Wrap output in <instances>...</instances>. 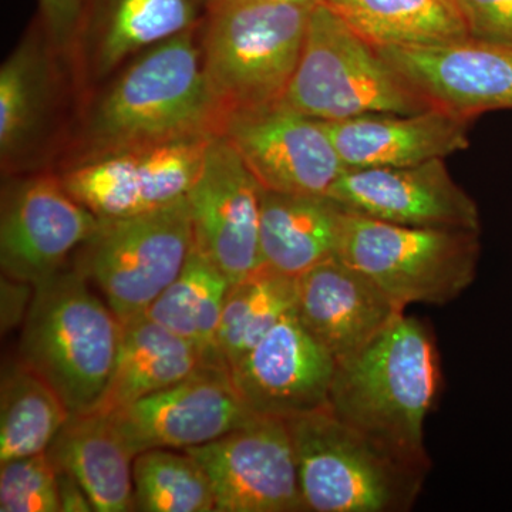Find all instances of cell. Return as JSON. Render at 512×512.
<instances>
[{
	"label": "cell",
	"mask_w": 512,
	"mask_h": 512,
	"mask_svg": "<svg viewBox=\"0 0 512 512\" xmlns=\"http://www.w3.org/2000/svg\"><path fill=\"white\" fill-rule=\"evenodd\" d=\"M440 384L433 329L403 313L365 348L336 362L328 407L387 456L429 474L424 427Z\"/></svg>",
	"instance_id": "cell-1"
},
{
	"label": "cell",
	"mask_w": 512,
	"mask_h": 512,
	"mask_svg": "<svg viewBox=\"0 0 512 512\" xmlns=\"http://www.w3.org/2000/svg\"><path fill=\"white\" fill-rule=\"evenodd\" d=\"M200 32L151 47L121 73L90 116L82 157L221 134L224 113L205 74Z\"/></svg>",
	"instance_id": "cell-2"
},
{
	"label": "cell",
	"mask_w": 512,
	"mask_h": 512,
	"mask_svg": "<svg viewBox=\"0 0 512 512\" xmlns=\"http://www.w3.org/2000/svg\"><path fill=\"white\" fill-rule=\"evenodd\" d=\"M123 322L76 268L35 286L19 357L62 397L72 416L93 412L106 389Z\"/></svg>",
	"instance_id": "cell-3"
},
{
	"label": "cell",
	"mask_w": 512,
	"mask_h": 512,
	"mask_svg": "<svg viewBox=\"0 0 512 512\" xmlns=\"http://www.w3.org/2000/svg\"><path fill=\"white\" fill-rule=\"evenodd\" d=\"M315 5L210 0L201 23L205 74L225 117L282 103Z\"/></svg>",
	"instance_id": "cell-4"
},
{
	"label": "cell",
	"mask_w": 512,
	"mask_h": 512,
	"mask_svg": "<svg viewBox=\"0 0 512 512\" xmlns=\"http://www.w3.org/2000/svg\"><path fill=\"white\" fill-rule=\"evenodd\" d=\"M306 511L400 512L427 474L387 456L328 406L286 419Z\"/></svg>",
	"instance_id": "cell-5"
},
{
	"label": "cell",
	"mask_w": 512,
	"mask_h": 512,
	"mask_svg": "<svg viewBox=\"0 0 512 512\" xmlns=\"http://www.w3.org/2000/svg\"><path fill=\"white\" fill-rule=\"evenodd\" d=\"M282 103L319 121L431 109L376 47L322 2L312 8L301 57Z\"/></svg>",
	"instance_id": "cell-6"
},
{
	"label": "cell",
	"mask_w": 512,
	"mask_h": 512,
	"mask_svg": "<svg viewBox=\"0 0 512 512\" xmlns=\"http://www.w3.org/2000/svg\"><path fill=\"white\" fill-rule=\"evenodd\" d=\"M480 232L407 227L346 211L338 258L397 305H446L476 281Z\"/></svg>",
	"instance_id": "cell-7"
},
{
	"label": "cell",
	"mask_w": 512,
	"mask_h": 512,
	"mask_svg": "<svg viewBox=\"0 0 512 512\" xmlns=\"http://www.w3.org/2000/svg\"><path fill=\"white\" fill-rule=\"evenodd\" d=\"M194 248L187 197L161 210L100 220L74 268L121 322L144 315L183 271Z\"/></svg>",
	"instance_id": "cell-8"
},
{
	"label": "cell",
	"mask_w": 512,
	"mask_h": 512,
	"mask_svg": "<svg viewBox=\"0 0 512 512\" xmlns=\"http://www.w3.org/2000/svg\"><path fill=\"white\" fill-rule=\"evenodd\" d=\"M212 137L104 151L80 158L60 178L66 190L100 220L148 214L187 197Z\"/></svg>",
	"instance_id": "cell-9"
},
{
	"label": "cell",
	"mask_w": 512,
	"mask_h": 512,
	"mask_svg": "<svg viewBox=\"0 0 512 512\" xmlns=\"http://www.w3.org/2000/svg\"><path fill=\"white\" fill-rule=\"evenodd\" d=\"M184 451L210 478L215 512L306 511L284 419L256 414L220 439Z\"/></svg>",
	"instance_id": "cell-10"
},
{
	"label": "cell",
	"mask_w": 512,
	"mask_h": 512,
	"mask_svg": "<svg viewBox=\"0 0 512 512\" xmlns=\"http://www.w3.org/2000/svg\"><path fill=\"white\" fill-rule=\"evenodd\" d=\"M256 416L227 365L205 363L180 382L109 414L128 450L204 446Z\"/></svg>",
	"instance_id": "cell-11"
},
{
	"label": "cell",
	"mask_w": 512,
	"mask_h": 512,
	"mask_svg": "<svg viewBox=\"0 0 512 512\" xmlns=\"http://www.w3.org/2000/svg\"><path fill=\"white\" fill-rule=\"evenodd\" d=\"M227 137L264 190L328 195L346 170L322 121L284 103L229 113Z\"/></svg>",
	"instance_id": "cell-12"
},
{
	"label": "cell",
	"mask_w": 512,
	"mask_h": 512,
	"mask_svg": "<svg viewBox=\"0 0 512 512\" xmlns=\"http://www.w3.org/2000/svg\"><path fill=\"white\" fill-rule=\"evenodd\" d=\"M262 190L231 141L212 137L187 201L195 248L231 284L262 265Z\"/></svg>",
	"instance_id": "cell-13"
},
{
	"label": "cell",
	"mask_w": 512,
	"mask_h": 512,
	"mask_svg": "<svg viewBox=\"0 0 512 512\" xmlns=\"http://www.w3.org/2000/svg\"><path fill=\"white\" fill-rule=\"evenodd\" d=\"M99 225L100 218L66 190L62 178L37 175L20 181L2 202L3 276L33 286L46 281L64 269Z\"/></svg>",
	"instance_id": "cell-14"
},
{
	"label": "cell",
	"mask_w": 512,
	"mask_h": 512,
	"mask_svg": "<svg viewBox=\"0 0 512 512\" xmlns=\"http://www.w3.org/2000/svg\"><path fill=\"white\" fill-rule=\"evenodd\" d=\"M377 50L434 109L468 121L488 111L512 110V46L468 37Z\"/></svg>",
	"instance_id": "cell-15"
},
{
	"label": "cell",
	"mask_w": 512,
	"mask_h": 512,
	"mask_svg": "<svg viewBox=\"0 0 512 512\" xmlns=\"http://www.w3.org/2000/svg\"><path fill=\"white\" fill-rule=\"evenodd\" d=\"M328 197L353 214L407 227L481 229L477 202L444 160L409 167L345 170Z\"/></svg>",
	"instance_id": "cell-16"
},
{
	"label": "cell",
	"mask_w": 512,
	"mask_h": 512,
	"mask_svg": "<svg viewBox=\"0 0 512 512\" xmlns=\"http://www.w3.org/2000/svg\"><path fill=\"white\" fill-rule=\"evenodd\" d=\"M335 369V357L306 330L295 308L229 372L252 412L286 420L328 406Z\"/></svg>",
	"instance_id": "cell-17"
},
{
	"label": "cell",
	"mask_w": 512,
	"mask_h": 512,
	"mask_svg": "<svg viewBox=\"0 0 512 512\" xmlns=\"http://www.w3.org/2000/svg\"><path fill=\"white\" fill-rule=\"evenodd\" d=\"M296 313L339 362L365 348L406 309L369 276L333 256L296 278Z\"/></svg>",
	"instance_id": "cell-18"
},
{
	"label": "cell",
	"mask_w": 512,
	"mask_h": 512,
	"mask_svg": "<svg viewBox=\"0 0 512 512\" xmlns=\"http://www.w3.org/2000/svg\"><path fill=\"white\" fill-rule=\"evenodd\" d=\"M322 123L346 170L409 167L444 160L470 146L471 121L434 107Z\"/></svg>",
	"instance_id": "cell-19"
},
{
	"label": "cell",
	"mask_w": 512,
	"mask_h": 512,
	"mask_svg": "<svg viewBox=\"0 0 512 512\" xmlns=\"http://www.w3.org/2000/svg\"><path fill=\"white\" fill-rule=\"evenodd\" d=\"M210 0H92L79 46L94 79L128 57L201 25Z\"/></svg>",
	"instance_id": "cell-20"
},
{
	"label": "cell",
	"mask_w": 512,
	"mask_h": 512,
	"mask_svg": "<svg viewBox=\"0 0 512 512\" xmlns=\"http://www.w3.org/2000/svg\"><path fill=\"white\" fill-rule=\"evenodd\" d=\"M207 359L197 346L144 315L124 320L116 363L93 412L109 414L192 375Z\"/></svg>",
	"instance_id": "cell-21"
},
{
	"label": "cell",
	"mask_w": 512,
	"mask_h": 512,
	"mask_svg": "<svg viewBox=\"0 0 512 512\" xmlns=\"http://www.w3.org/2000/svg\"><path fill=\"white\" fill-rule=\"evenodd\" d=\"M346 210L328 195L262 190V264L298 278L338 256Z\"/></svg>",
	"instance_id": "cell-22"
},
{
	"label": "cell",
	"mask_w": 512,
	"mask_h": 512,
	"mask_svg": "<svg viewBox=\"0 0 512 512\" xmlns=\"http://www.w3.org/2000/svg\"><path fill=\"white\" fill-rule=\"evenodd\" d=\"M57 471L69 474L97 512L134 511V454L109 416H72L47 450Z\"/></svg>",
	"instance_id": "cell-23"
},
{
	"label": "cell",
	"mask_w": 512,
	"mask_h": 512,
	"mask_svg": "<svg viewBox=\"0 0 512 512\" xmlns=\"http://www.w3.org/2000/svg\"><path fill=\"white\" fill-rule=\"evenodd\" d=\"M376 49L444 45L468 39L453 0H320Z\"/></svg>",
	"instance_id": "cell-24"
},
{
	"label": "cell",
	"mask_w": 512,
	"mask_h": 512,
	"mask_svg": "<svg viewBox=\"0 0 512 512\" xmlns=\"http://www.w3.org/2000/svg\"><path fill=\"white\" fill-rule=\"evenodd\" d=\"M229 286L227 276L194 245L181 274L146 315L197 346L207 362L227 365L218 348V330Z\"/></svg>",
	"instance_id": "cell-25"
},
{
	"label": "cell",
	"mask_w": 512,
	"mask_h": 512,
	"mask_svg": "<svg viewBox=\"0 0 512 512\" xmlns=\"http://www.w3.org/2000/svg\"><path fill=\"white\" fill-rule=\"evenodd\" d=\"M72 414L59 393L22 360L3 369L0 464L45 453Z\"/></svg>",
	"instance_id": "cell-26"
},
{
	"label": "cell",
	"mask_w": 512,
	"mask_h": 512,
	"mask_svg": "<svg viewBox=\"0 0 512 512\" xmlns=\"http://www.w3.org/2000/svg\"><path fill=\"white\" fill-rule=\"evenodd\" d=\"M296 308V278L262 264L231 284L222 309L218 348L229 369Z\"/></svg>",
	"instance_id": "cell-27"
},
{
	"label": "cell",
	"mask_w": 512,
	"mask_h": 512,
	"mask_svg": "<svg viewBox=\"0 0 512 512\" xmlns=\"http://www.w3.org/2000/svg\"><path fill=\"white\" fill-rule=\"evenodd\" d=\"M52 94L49 60L37 39L16 47L0 69V154L22 156L42 130Z\"/></svg>",
	"instance_id": "cell-28"
},
{
	"label": "cell",
	"mask_w": 512,
	"mask_h": 512,
	"mask_svg": "<svg viewBox=\"0 0 512 512\" xmlns=\"http://www.w3.org/2000/svg\"><path fill=\"white\" fill-rule=\"evenodd\" d=\"M134 511L215 512V495L201 464L184 450L153 448L134 457Z\"/></svg>",
	"instance_id": "cell-29"
},
{
	"label": "cell",
	"mask_w": 512,
	"mask_h": 512,
	"mask_svg": "<svg viewBox=\"0 0 512 512\" xmlns=\"http://www.w3.org/2000/svg\"><path fill=\"white\" fill-rule=\"evenodd\" d=\"M0 511L59 512V471L47 451L0 464Z\"/></svg>",
	"instance_id": "cell-30"
},
{
	"label": "cell",
	"mask_w": 512,
	"mask_h": 512,
	"mask_svg": "<svg viewBox=\"0 0 512 512\" xmlns=\"http://www.w3.org/2000/svg\"><path fill=\"white\" fill-rule=\"evenodd\" d=\"M40 22L53 46L62 53L80 45L92 0H37Z\"/></svg>",
	"instance_id": "cell-31"
},
{
	"label": "cell",
	"mask_w": 512,
	"mask_h": 512,
	"mask_svg": "<svg viewBox=\"0 0 512 512\" xmlns=\"http://www.w3.org/2000/svg\"><path fill=\"white\" fill-rule=\"evenodd\" d=\"M470 37L512 46V0H456Z\"/></svg>",
	"instance_id": "cell-32"
},
{
	"label": "cell",
	"mask_w": 512,
	"mask_h": 512,
	"mask_svg": "<svg viewBox=\"0 0 512 512\" xmlns=\"http://www.w3.org/2000/svg\"><path fill=\"white\" fill-rule=\"evenodd\" d=\"M35 295V286L3 276L2 281V325L10 329L19 320L25 322L30 303Z\"/></svg>",
	"instance_id": "cell-33"
},
{
	"label": "cell",
	"mask_w": 512,
	"mask_h": 512,
	"mask_svg": "<svg viewBox=\"0 0 512 512\" xmlns=\"http://www.w3.org/2000/svg\"><path fill=\"white\" fill-rule=\"evenodd\" d=\"M59 500L63 512H92V501L86 490L69 474L59 471Z\"/></svg>",
	"instance_id": "cell-34"
},
{
	"label": "cell",
	"mask_w": 512,
	"mask_h": 512,
	"mask_svg": "<svg viewBox=\"0 0 512 512\" xmlns=\"http://www.w3.org/2000/svg\"><path fill=\"white\" fill-rule=\"evenodd\" d=\"M258 2L293 3V5H316L320 0H258Z\"/></svg>",
	"instance_id": "cell-35"
},
{
	"label": "cell",
	"mask_w": 512,
	"mask_h": 512,
	"mask_svg": "<svg viewBox=\"0 0 512 512\" xmlns=\"http://www.w3.org/2000/svg\"><path fill=\"white\" fill-rule=\"evenodd\" d=\"M453 2L456 3V0H453ZM456 5H457V3H456Z\"/></svg>",
	"instance_id": "cell-36"
}]
</instances>
